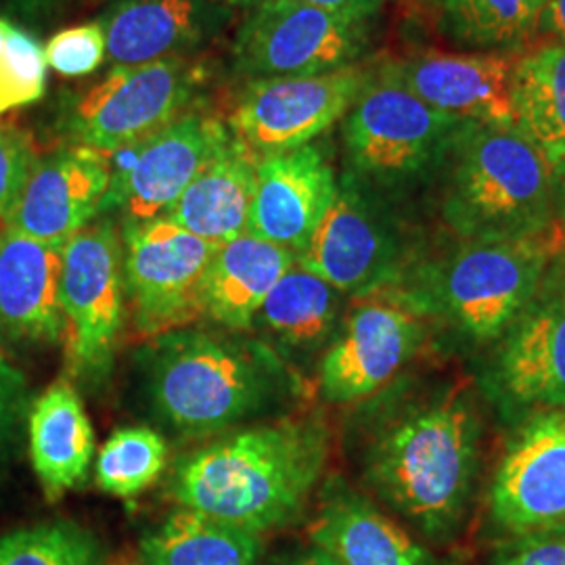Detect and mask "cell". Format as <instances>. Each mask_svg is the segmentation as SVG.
<instances>
[{"label":"cell","mask_w":565,"mask_h":565,"mask_svg":"<svg viewBox=\"0 0 565 565\" xmlns=\"http://www.w3.org/2000/svg\"><path fill=\"white\" fill-rule=\"evenodd\" d=\"M202 84L193 57L111 67L65 102L61 132L70 145L114 156L189 114Z\"/></svg>","instance_id":"52a82bcc"},{"label":"cell","mask_w":565,"mask_h":565,"mask_svg":"<svg viewBox=\"0 0 565 565\" xmlns=\"http://www.w3.org/2000/svg\"><path fill=\"white\" fill-rule=\"evenodd\" d=\"M260 158L235 135L163 214L205 242H231L247 233Z\"/></svg>","instance_id":"cb8c5ba5"},{"label":"cell","mask_w":565,"mask_h":565,"mask_svg":"<svg viewBox=\"0 0 565 565\" xmlns=\"http://www.w3.org/2000/svg\"><path fill=\"white\" fill-rule=\"evenodd\" d=\"M511 103L515 128L553 166L562 162L565 158V44L548 41L518 57Z\"/></svg>","instance_id":"4316f807"},{"label":"cell","mask_w":565,"mask_h":565,"mask_svg":"<svg viewBox=\"0 0 565 565\" xmlns=\"http://www.w3.org/2000/svg\"><path fill=\"white\" fill-rule=\"evenodd\" d=\"M126 315L141 338H162L202 321L200 285L218 245L168 218L120 226Z\"/></svg>","instance_id":"30bf717a"},{"label":"cell","mask_w":565,"mask_h":565,"mask_svg":"<svg viewBox=\"0 0 565 565\" xmlns=\"http://www.w3.org/2000/svg\"><path fill=\"white\" fill-rule=\"evenodd\" d=\"M260 534L179 507L139 545L142 565H256Z\"/></svg>","instance_id":"484cf974"},{"label":"cell","mask_w":565,"mask_h":565,"mask_svg":"<svg viewBox=\"0 0 565 565\" xmlns=\"http://www.w3.org/2000/svg\"><path fill=\"white\" fill-rule=\"evenodd\" d=\"M63 245L0 228V329L20 342H63Z\"/></svg>","instance_id":"44dd1931"},{"label":"cell","mask_w":565,"mask_h":565,"mask_svg":"<svg viewBox=\"0 0 565 565\" xmlns=\"http://www.w3.org/2000/svg\"><path fill=\"white\" fill-rule=\"evenodd\" d=\"M482 417L471 387L445 380L387 404L366 438L373 492L427 541L452 543L473 501Z\"/></svg>","instance_id":"6da1fadb"},{"label":"cell","mask_w":565,"mask_h":565,"mask_svg":"<svg viewBox=\"0 0 565 565\" xmlns=\"http://www.w3.org/2000/svg\"><path fill=\"white\" fill-rule=\"evenodd\" d=\"M46 65L65 78H82L99 70L107 57L102 21H88L57 32L44 44Z\"/></svg>","instance_id":"d6a6232c"},{"label":"cell","mask_w":565,"mask_h":565,"mask_svg":"<svg viewBox=\"0 0 565 565\" xmlns=\"http://www.w3.org/2000/svg\"><path fill=\"white\" fill-rule=\"evenodd\" d=\"M490 387L524 417L565 411V249L524 312L497 343Z\"/></svg>","instance_id":"5bb4252c"},{"label":"cell","mask_w":565,"mask_h":565,"mask_svg":"<svg viewBox=\"0 0 565 565\" xmlns=\"http://www.w3.org/2000/svg\"><path fill=\"white\" fill-rule=\"evenodd\" d=\"M515 51L411 53L385 61V70L431 109L497 128H513L511 84Z\"/></svg>","instance_id":"e0dca14e"},{"label":"cell","mask_w":565,"mask_h":565,"mask_svg":"<svg viewBox=\"0 0 565 565\" xmlns=\"http://www.w3.org/2000/svg\"><path fill=\"white\" fill-rule=\"evenodd\" d=\"M111 181V156L67 145L41 156L7 226L39 242L65 245L99 216Z\"/></svg>","instance_id":"ac0fdd59"},{"label":"cell","mask_w":565,"mask_h":565,"mask_svg":"<svg viewBox=\"0 0 565 565\" xmlns=\"http://www.w3.org/2000/svg\"><path fill=\"white\" fill-rule=\"evenodd\" d=\"M168 465V445L149 427L116 431L97 455L95 480L103 492L132 499L156 484Z\"/></svg>","instance_id":"f546056e"},{"label":"cell","mask_w":565,"mask_h":565,"mask_svg":"<svg viewBox=\"0 0 565 565\" xmlns=\"http://www.w3.org/2000/svg\"><path fill=\"white\" fill-rule=\"evenodd\" d=\"M555 218L565 243V158L555 163Z\"/></svg>","instance_id":"74e56055"},{"label":"cell","mask_w":565,"mask_h":565,"mask_svg":"<svg viewBox=\"0 0 565 565\" xmlns=\"http://www.w3.org/2000/svg\"><path fill=\"white\" fill-rule=\"evenodd\" d=\"M296 2H303L348 20L366 21V23L375 15H380L385 4V0H296Z\"/></svg>","instance_id":"d590c367"},{"label":"cell","mask_w":565,"mask_h":565,"mask_svg":"<svg viewBox=\"0 0 565 565\" xmlns=\"http://www.w3.org/2000/svg\"><path fill=\"white\" fill-rule=\"evenodd\" d=\"M440 174V216L459 242L520 239L557 224L555 166L515 126L465 121Z\"/></svg>","instance_id":"277c9868"},{"label":"cell","mask_w":565,"mask_h":565,"mask_svg":"<svg viewBox=\"0 0 565 565\" xmlns=\"http://www.w3.org/2000/svg\"><path fill=\"white\" fill-rule=\"evenodd\" d=\"M224 4H228L231 9H256V7H260L264 2H268V0H221Z\"/></svg>","instance_id":"60d3db41"},{"label":"cell","mask_w":565,"mask_h":565,"mask_svg":"<svg viewBox=\"0 0 565 565\" xmlns=\"http://www.w3.org/2000/svg\"><path fill=\"white\" fill-rule=\"evenodd\" d=\"M343 294L296 263L266 296L256 324L294 350H315L335 335Z\"/></svg>","instance_id":"83f0119b"},{"label":"cell","mask_w":565,"mask_h":565,"mask_svg":"<svg viewBox=\"0 0 565 565\" xmlns=\"http://www.w3.org/2000/svg\"><path fill=\"white\" fill-rule=\"evenodd\" d=\"M0 565H103L95 541L76 525L39 524L0 536Z\"/></svg>","instance_id":"4dcf8cb0"},{"label":"cell","mask_w":565,"mask_h":565,"mask_svg":"<svg viewBox=\"0 0 565 565\" xmlns=\"http://www.w3.org/2000/svg\"><path fill=\"white\" fill-rule=\"evenodd\" d=\"M369 72L350 65L319 76L252 81L233 109L231 130L258 158L303 147L350 111Z\"/></svg>","instance_id":"9a60e30c"},{"label":"cell","mask_w":565,"mask_h":565,"mask_svg":"<svg viewBox=\"0 0 565 565\" xmlns=\"http://www.w3.org/2000/svg\"><path fill=\"white\" fill-rule=\"evenodd\" d=\"M308 534L340 565H450L340 480L324 486Z\"/></svg>","instance_id":"7402d4cb"},{"label":"cell","mask_w":565,"mask_h":565,"mask_svg":"<svg viewBox=\"0 0 565 565\" xmlns=\"http://www.w3.org/2000/svg\"><path fill=\"white\" fill-rule=\"evenodd\" d=\"M490 518L509 536L565 532V411L525 417L490 486Z\"/></svg>","instance_id":"2e32d148"},{"label":"cell","mask_w":565,"mask_h":565,"mask_svg":"<svg viewBox=\"0 0 565 565\" xmlns=\"http://www.w3.org/2000/svg\"><path fill=\"white\" fill-rule=\"evenodd\" d=\"M63 0H13L25 18H46L60 7Z\"/></svg>","instance_id":"f35d334b"},{"label":"cell","mask_w":565,"mask_h":565,"mask_svg":"<svg viewBox=\"0 0 565 565\" xmlns=\"http://www.w3.org/2000/svg\"><path fill=\"white\" fill-rule=\"evenodd\" d=\"M335 191V172L312 142L264 156L256 168L247 233L298 256L323 221Z\"/></svg>","instance_id":"d6986e66"},{"label":"cell","mask_w":565,"mask_h":565,"mask_svg":"<svg viewBox=\"0 0 565 565\" xmlns=\"http://www.w3.org/2000/svg\"><path fill=\"white\" fill-rule=\"evenodd\" d=\"M231 20L221 0H116L99 18L114 67L191 57Z\"/></svg>","instance_id":"ffe728a7"},{"label":"cell","mask_w":565,"mask_h":565,"mask_svg":"<svg viewBox=\"0 0 565 565\" xmlns=\"http://www.w3.org/2000/svg\"><path fill=\"white\" fill-rule=\"evenodd\" d=\"M61 310L70 375L103 373L111 363L126 319L120 228L114 221L86 224L63 245Z\"/></svg>","instance_id":"8fae6325"},{"label":"cell","mask_w":565,"mask_h":565,"mask_svg":"<svg viewBox=\"0 0 565 565\" xmlns=\"http://www.w3.org/2000/svg\"><path fill=\"white\" fill-rule=\"evenodd\" d=\"M434 324L403 279L356 296L319 364L321 396L331 404L377 396L417 359Z\"/></svg>","instance_id":"ba28073f"},{"label":"cell","mask_w":565,"mask_h":565,"mask_svg":"<svg viewBox=\"0 0 565 565\" xmlns=\"http://www.w3.org/2000/svg\"><path fill=\"white\" fill-rule=\"evenodd\" d=\"M147 371L153 408L189 436L237 427L296 390V375L268 343L231 331L189 327L156 338Z\"/></svg>","instance_id":"3957f363"},{"label":"cell","mask_w":565,"mask_h":565,"mask_svg":"<svg viewBox=\"0 0 565 565\" xmlns=\"http://www.w3.org/2000/svg\"><path fill=\"white\" fill-rule=\"evenodd\" d=\"M289 565H340L329 553H324L323 548L312 546L310 551L302 553L298 559H294Z\"/></svg>","instance_id":"ab89813d"},{"label":"cell","mask_w":565,"mask_h":565,"mask_svg":"<svg viewBox=\"0 0 565 565\" xmlns=\"http://www.w3.org/2000/svg\"><path fill=\"white\" fill-rule=\"evenodd\" d=\"M296 263L356 298L404 279L419 254L413 233L382 193L348 172Z\"/></svg>","instance_id":"9c48e42d"},{"label":"cell","mask_w":565,"mask_h":565,"mask_svg":"<svg viewBox=\"0 0 565 565\" xmlns=\"http://www.w3.org/2000/svg\"><path fill=\"white\" fill-rule=\"evenodd\" d=\"M231 137L221 118L191 109L158 135L121 149L124 160L111 163L99 216L120 212L121 221L160 218Z\"/></svg>","instance_id":"4fadbf2b"},{"label":"cell","mask_w":565,"mask_h":565,"mask_svg":"<svg viewBox=\"0 0 565 565\" xmlns=\"http://www.w3.org/2000/svg\"><path fill=\"white\" fill-rule=\"evenodd\" d=\"M9 385L4 384V380L0 377V425H2V419H4V411H7V396H9V390H7Z\"/></svg>","instance_id":"b9f144b4"},{"label":"cell","mask_w":565,"mask_h":565,"mask_svg":"<svg viewBox=\"0 0 565 565\" xmlns=\"http://www.w3.org/2000/svg\"><path fill=\"white\" fill-rule=\"evenodd\" d=\"M369 44V23L296 0L252 9L233 41V70L247 81L319 76L356 65Z\"/></svg>","instance_id":"7c38bea8"},{"label":"cell","mask_w":565,"mask_h":565,"mask_svg":"<svg viewBox=\"0 0 565 565\" xmlns=\"http://www.w3.org/2000/svg\"><path fill=\"white\" fill-rule=\"evenodd\" d=\"M294 264L291 252L249 233L218 245L200 285L202 319L231 333L249 331L266 296Z\"/></svg>","instance_id":"603a6c76"},{"label":"cell","mask_w":565,"mask_h":565,"mask_svg":"<svg viewBox=\"0 0 565 565\" xmlns=\"http://www.w3.org/2000/svg\"><path fill=\"white\" fill-rule=\"evenodd\" d=\"M46 55L41 41L4 20V49L0 55V116L41 102L46 93Z\"/></svg>","instance_id":"1f68e13d"},{"label":"cell","mask_w":565,"mask_h":565,"mask_svg":"<svg viewBox=\"0 0 565 565\" xmlns=\"http://www.w3.org/2000/svg\"><path fill=\"white\" fill-rule=\"evenodd\" d=\"M329 461V429L319 417L252 425L189 452L172 471L181 507L254 534L302 518Z\"/></svg>","instance_id":"7a4b0ae2"},{"label":"cell","mask_w":565,"mask_h":565,"mask_svg":"<svg viewBox=\"0 0 565 565\" xmlns=\"http://www.w3.org/2000/svg\"><path fill=\"white\" fill-rule=\"evenodd\" d=\"M2 49H4V18L0 15V55H2Z\"/></svg>","instance_id":"7bdbcfd3"},{"label":"cell","mask_w":565,"mask_h":565,"mask_svg":"<svg viewBox=\"0 0 565 565\" xmlns=\"http://www.w3.org/2000/svg\"><path fill=\"white\" fill-rule=\"evenodd\" d=\"M41 153L30 132L0 121V228L7 226Z\"/></svg>","instance_id":"836d02e7"},{"label":"cell","mask_w":565,"mask_h":565,"mask_svg":"<svg viewBox=\"0 0 565 565\" xmlns=\"http://www.w3.org/2000/svg\"><path fill=\"white\" fill-rule=\"evenodd\" d=\"M463 124L425 105L380 65L345 114L350 174L380 193L427 181L443 172Z\"/></svg>","instance_id":"8992f818"},{"label":"cell","mask_w":565,"mask_h":565,"mask_svg":"<svg viewBox=\"0 0 565 565\" xmlns=\"http://www.w3.org/2000/svg\"><path fill=\"white\" fill-rule=\"evenodd\" d=\"M539 30L548 32L553 41L565 44V0H548Z\"/></svg>","instance_id":"8d00e7d4"},{"label":"cell","mask_w":565,"mask_h":565,"mask_svg":"<svg viewBox=\"0 0 565 565\" xmlns=\"http://www.w3.org/2000/svg\"><path fill=\"white\" fill-rule=\"evenodd\" d=\"M95 434L81 394L67 380L44 390L30 415V457L49 499H60L88 476Z\"/></svg>","instance_id":"d4e9b609"},{"label":"cell","mask_w":565,"mask_h":565,"mask_svg":"<svg viewBox=\"0 0 565 565\" xmlns=\"http://www.w3.org/2000/svg\"><path fill=\"white\" fill-rule=\"evenodd\" d=\"M446 34L476 51H515L539 32L548 0H429Z\"/></svg>","instance_id":"f1b7e54d"},{"label":"cell","mask_w":565,"mask_h":565,"mask_svg":"<svg viewBox=\"0 0 565 565\" xmlns=\"http://www.w3.org/2000/svg\"><path fill=\"white\" fill-rule=\"evenodd\" d=\"M565 249L555 224L541 235L505 242H459L434 260H419L403 281L436 324L476 348H488L524 312L548 264Z\"/></svg>","instance_id":"5b68a950"},{"label":"cell","mask_w":565,"mask_h":565,"mask_svg":"<svg viewBox=\"0 0 565 565\" xmlns=\"http://www.w3.org/2000/svg\"><path fill=\"white\" fill-rule=\"evenodd\" d=\"M490 565H565V532L509 536L494 548Z\"/></svg>","instance_id":"e575fe53"}]
</instances>
